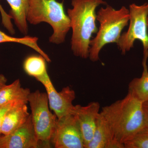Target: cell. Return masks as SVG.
<instances>
[{"instance_id":"6da1fadb","label":"cell","mask_w":148,"mask_h":148,"mask_svg":"<svg viewBox=\"0 0 148 148\" xmlns=\"http://www.w3.org/2000/svg\"><path fill=\"white\" fill-rule=\"evenodd\" d=\"M143 105L142 101L128 91L124 98L102 108L100 114L121 144L124 145L145 127Z\"/></svg>"},{"instance_id":"7a4b0ae2","label":"cell","mask_w":148,"mask_h":148,"mask_svg":"<svg viewBox=\"0 0 148 148\" xmlns=\"http://www.w3.org/2000/svg\"><path fill=\"white\" fill-rule=\"evenodd\" d=\"M105 4L103 0H72L73 8L69 9L67 12L73 31L71 49L76 56L89 57L91 37L98 31L95 10Z\"/></svg>"},{"instance_id":"3957f363","label":"cell","mask_w":148,"mask_h":148,"mask_svg":"<svg viewBox=\"0 0 148 148\" xmlns=\"http://www.w3.org/2000/svg\"><path fill=\"white\" fill-rule=\"evenodd\" d=\"M27 18L33 25L41 22L49 24L53 30L49 41L55 44L65 41L71 28L70 18L65 13L63 3L56 0H29Z\"/></svg>"},{"instance_id":"277c9868","label":"cell","mask_w":148,"mask_h":148,"mask_svg":"<svg viewBox=\"0 0 148 148\" xmlns=\"http://www.w3.org/2000/svg\"><path fill=\"white\" fill-rule=\"evenodd\" d=\"M130 11L125 7L116 10L110 6L101 8L98 12L97 19L100 26L96 36L90 40L89 58L95 62L99 59V53L104 46L117 43L123 29L130 20Z\"/></svg>"},{"instance_id":"5b68a950","label":"cell","mask_w":148,"mask_h":148,"mask_svg":"<svg viewBox=\"0 0 148 148\" xmlns=\"http://www.w3.org/2000/svg\"><path fill=\"white\" fill-rule=\"evenodd\" d=\"M32 123L40 145L50 147L51 138L57 118L49 110L47 93L37 90L28 98Z\"/></svg>"},{"instance_id":"8992f818","label":"cell","mask_w":148,"mask_h":148,"mask_svg":"<svg viewBox=\"0 0 148 148\" xmlns=\"http://www.w3.org/2000/svg\"><path fill=\"white\" fill-rule=\"evenodd\" d=\"M129 11V28L121 35L117 43L122 54H125L133 47L137 40L142 42L144 51L148 50V4L146 3L141 5L132 4L130 5Z\"/></svg>"},{"instance_id":"52a82bcc","label":"cell","mask_w":148,"mask_h":148,"mask_svg":"<svg viewBox=\"0 0 148 148\" xmlns=\"http://www.w3.org/2000/svg\"><path fill=\"white\" fill-rule=\"evenodd\" d=\"M51 143L56 148H84L79 123L73 114L57 119Z\"/></svg>"},{"instance_id":"ba28073f","label":"cell","mask_w":148,"mask_h":148,"mask_svg":"<svg viewBox=\"0 0 148 148\" xmlns=\"http://www.w3.org/2000/svg\"><path fill=\"white\" fill-rule=\"evenodd\" d=\"M36 79L45 88L49 108L54 112L57 118L72 114L75 106L73 101L76 98L75 92L69 86H66L58 92L47 73Z\"/></svg>"},{"instance_id":"9c48e42d","label":"cell","mask_w":148,"mask_h":148,"mask_svg":"<svg viewBox=\"0 0 148 148\" xmlns=\"http://www.w3.org/2000/svg\"><path fill=\"white\" fill-rule=\"evenodd\" d=\"M31 114L22 126L10 134L0 136V148H37L40 147Z\"/></svg>"},{"instance_id":"30bf717a","label":"cell","mask_w":148,"mask_h":148,"mask_svg":"<svg viewBox=\"0 0 148 148\" xmlns=\"http://www.w3.org/2000/svg\"><path fill=\"white\" fill-rule=\"evenodd\" d=\"M100 104L98 102H90L87 106H74L72 114L76 117L82 132L84 148L91 141L100 112Z\"/></svg>"},{"instance_id":"8fae6325","label":"cell","mask_w":148,"mask_h":148,"mask_svg":"<svg viewBox=\"0 0 148 148\" xmlns=\"http://www.w3.org/2000/svg\"><path fill=\"white\" fill-rule=\"evenodd\" d=\"M85 148H125L116 140L106 119L99 114L91 141Z\"/></svg>"},{"instance_id":"7c38bea8","label":"cell","mask_w":148,"mask_h":148,"mask_svg":"<svg viewBox=\"0 0 148 148\" xmlns=\"http://www.w3.org/2000/svg\"><path fill=\"white\" fill-rule=\"evenodd\" d=\"M27 104L25 103L16 104L7 113L2 124L1 134L3 135L10 134L27 121L30 115Z\"/></svg>"},{"instance_id":"4fadbf2b","label":"cell","mask_w":148,"mask_h":148,"mask_svg":"<svg viewBox=\"0 0 148 148\" xmlns=\"http://www.w3.org/2000/svg\"><path fill=\"white\" fill-rule=\"evenodd\" d=\"M30 89L21 86L20 80H15L12 83L0 88V106L14 102L28 103Z\"/></svg>"},{"instance_id":"5bb4252c","label":"cell","mask_w":148,"mask_h":148,"mask_svg":"<svg viewBox=\"0 0 148 148\" xmlns=\"http://www.w3.org/2000/svg\"><path fill=\"white\" fill-rule=\"evenodd\" d=\"M148 50L144 51L142 76L140 77L133 79L128 84V91L132 92L143 103L148 101Z\"/></svg>"},{"instance_id":"9a60e30c","label":"cell","mask_w":148,"mask_h":148,"mask_svg":"<svg viewBox=\"0 0 148 148\" xmlns=\"http://www.w3.org/2000/svg\"><path fill=\"white\" fill-rule=\"evenodd\" d=\"M10 6L9 14L18 30L24 35L28 33L27 15L29 0H6Z\"/></svg>"},{"instance_id":"2e32d148","label":"cell","mask_w":148,"mask_h":148,"mask_svg":"<svg viewBox=\"0 0 148 148\" xmlns=\"http://www.w3.org/2000/svg\"><path fill=\"white\" fill-rule=\"evenodd\" d=\"M46 61L41 55L30 56L24 60L23 69L27 75L37 79L47 73Z\"/></svg>"},{"instance_id":"e0dca14e","label":"cell","mask_w":148,"mask_h":148,"mask_svg":"<svg viewBox=\"0 0 148 148\" xmlns=\"http://www.w3.org/2000/svg\"><path fill=\"white\" fill-rule=\"evenodd\" d=\"M38 38L36 37L26 36L23 38H15L8 36L0 30V43L4 42H15L27 46L36 51L40 55L42 56L47 62H51V60L48 56L40 48L38 44Z\"/></svg>"},{"instance_id":"ac0fdd59","label":"cell","mask_w":148,"mask_h":148,"mask_svg":"<svg viewBox=\"0 0 148 148\" xmlns=\"http://www.w3.org/2000/svg\"><path fill=\"white\" fill-rule=\"evenodd\" d=\"M124 145L125 148H148V127L141 130Z\"/></svg>"},{"instance_id":"d6986e66","label":"cell","mask_w":148,"mask_h":148,"mask_svg":"<svg viewBox=\"0 0 148 148\" xmlns=\"http://www.w3.org/2000/svg\"><path fill=\"white\" fill-rule=\"evenodd\" d=\"M20 103H24V102H10V103H6V104H3V105L0 106V135L1 134V129L2 124L3 121L6 114L14 105Z\"/></svg>"},{"instance_id":"ffe728a7","label":"cell","mask_w":148,"mask_h":148,"mask_svg":"<svg viewBox=\"0 0 148 148\" xmlns=\"http://www.w3.org/2000/svg\"><path fill=\"white\" fill-rule=\"evenodd\" d=\"M0 12L2 17V21L3 26L5 27H8L10 26L12 23V17L9 14L7 13L5 11L3 8L2 6L0 4Z\"/></svg>"},{"instance_id":"44dd1931","label":"cell","mask_w":148,"mask_h":148,"mask_svg":"<svg viewBox=\"0 0 148 148\" xmlns=\"http://www.w3.org/2000/svg\"><path fill=\"white\" fill-rule=\"evenodd\" d=\"M143 108L145 126L148 127V101L143 103Z\"/></svg>"},{"instance_id":"7402d4cb","label":"cell","mask_w":148,"mask_h":148,"mask_svg":"<svg viewBox=\"0 0 148 148\" xmlns=\"http://www.w3.org/2000/svg\"><path fill=\"white\" fill-rule=\"evenodd\" d=\"M7 79L3 74H0V88L6 85Z\"/></svg>"},{"instance_id":"603a6c76","label":"cell","mask_w":148,"mask_h":148,"mask_svg":"<svg viewBox=\"0 0 148 148\" xmlns=\"http://www.w3.org/2000/svg\"><path fill=\"white\" fill-rule=\"evenodd\" d=\"M147 26L148 27V15L147 16Z\"/></svg>"}]
</instances>
